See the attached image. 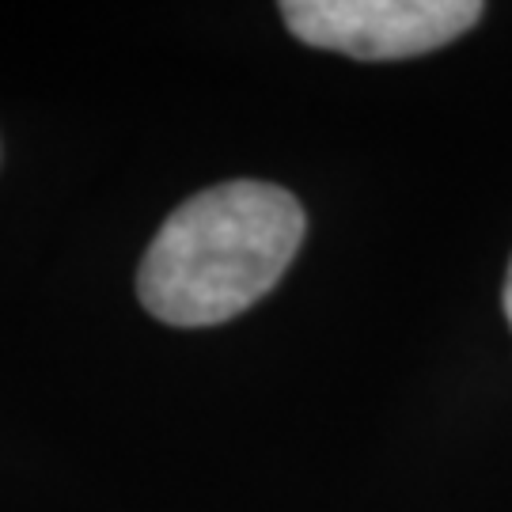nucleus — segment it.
<instances>
[{
    "label": "nucleus",
    "mask_w": 512,
    "mask_h": 512,
    "mask_svg": "<svg viewBox=\"0 0 512 512\" xmlns=\"http://www.w3.org/2000/svg\"><path fill=\"white\" fill-rule=\"evenodd\" d=\"M501 300H505V315H509L512 323V262H509V274H505V293H501Z\"/></svg>",
    "instance_id": "7ed1b4c3"
},
{
    "label": "nucleus",
    "mask_w": 512,
    "mask_h": 512,
    "mask_svg": "<svg viewBox=\"0 0 512 512\" xmlns=\"http://www.w3.org/2000/svg\"><path fill=\"white\" fill-rule=\"evenodd\" d=\"M304 209L258 179L220 183L186 198L148 243L137 296L160 323L217 327L258 304L293 266Z\"/></svg>",
    "instance_id": "f257e3e1"
},
{
    "label": "nucleus",
    "mask_w": 512,
    "mask_h": 512,
    "mask_svg": "<svg viewBox=\"0 0 512 512\" xmlns=\"http://www.w3.org/2000/svg\"><path fill=\"white\" fill-rule=\"evenodd\" d=\"M475 0H293L281 19L300 42L357 61L433 54L482 19Z\"/></svg>",
    "instance_id": "f03ea898"
}]
</instances>
